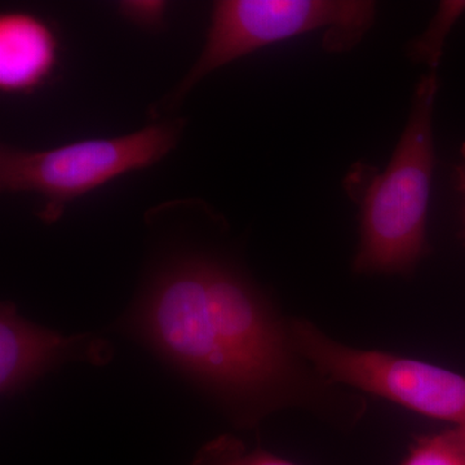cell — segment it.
<instances>
[{"label":"cell","instance_id":"7a4b0ae2","mask_svg":"<svg viewBox=\"0 0 465 465\" xmlns=\"http://www.w3.org/2000/svg\"><path fill=\"white\" fill-rule=\"evenodd\" d=\"M439 82L430 72L416 87L406 128L390 164L361 200L360 274H409L427 247L434 170L433 110Z\"/></svg>","mask_w":465,"mask_h":465},{"label":"cell","instance_id":"8992f818","mask_svg":"<svg viewBox=\"0 0 465 465\" xmlns=\"http://www.w3.org/2000/svg\"><path fill=\"white\" fill-rule=\"evenodd\" d=\"M114 353L113 342L97 333L63 335L21 316L9 300L0 305V393L5 399L65 363L103 367Z\"/></svg>","mask_w":465,"mask_h":465},{"label":"cell","instance_id":"5b68a950","mask_svg":"<svg viewBox=\"0 0 465 465\" xmlns=\"http://www.w3.org/2000/svg\"><path fill=\"white\" fill-rule=\"evenodd\" d=\"M296 351L329 384L348 385L418 414L465 424V376L379 351L347 347L304 320H290Z\"/></svg>","mask_w":465,"mask_h":465},{"label":"cell","instance_id":"9c48e42d","mask_svg":"<svg viewBox=\"0 0 465 465\" xmlns=\"http://www.w3.org/2000/svg\"><path fill=\"white\" fill-rule=\"evenodd\" d=\"M400 465H465V451L443 433L420 436Z\"/></svg>","mask_w":465,"mask_h":465},{"label":"cell","instance_id":"52a82bcc","mask_svg":"<svg viewBox=\"0 0 465 465\" xmlns=\"http://www.w3.org/2000/svg\"><path fill=\"white\" fill-rule=\"evenodd\" d=\"M58 38L43 18L29 12L0 16V91L26 94L42 87L58 61Z\"/></svg>","mask_w":465,"mask_h":465},{"label":"cell","instance_id":"6da1fadb","mask_svg":"<svg viewBox=\"0 0 465 465\" xmlns=\"http://www.w3.org/2000/svg\"><path fill=\"white\" fill-rule=\"evenodd\" d=\"M206 202L148 211L139 287L116 331L152 351L232 423L252 428L304 397L290 320L216 240Z\"/></svg>","mask_w":465,"mask_h":465},{"label":"cell","instance_id":"7c38bea8","mask_svg":"<svg viewBox=\"0 0 465 465\" xmlns=\"http://www.w3.org/2000/svg\"><path fill=\"white\" fill-rule=\"evenodd\" d=\"M459 183H460V191L463 192L465 198V167L459 173ZM465 235V231H464Z\"/></svg>","mask_w":465,"mask_h":465},{"label":"cell","instance_id":"3957f363","mask_svg":"<svg viewBox=\"0 0 465 465\" xmlns=\"http://www.w3.org/2000/svg\"><path fill=\"white\" fill-rule=\"evenodd\" d=\"M185 119H157L124 136L85 139L47 150L0 148L3 193H32L41 197L36 216L52 225L76 198L116 177L154 166L180 139Z\"/></svg>","mask_w":465,"mask_h":465},{"label":"cell","instance_id":"277c9868","mask_svg":"<svg viewBox=\"0 0 465 465\" xmlns=\"http://www.w3.org/2000/svg\"><path fill=\"white\" fill-rule=\"evenodd\" d=\"M375 11L374 3L357 0H219L200 57L150 114H168L211 73L274 43L323 30L326 50L347 51L369 32Z\"/></svg>","mask_w":465,"mask_h":465},{"label":"cell","instance_id":"ba28073f","mask_svg":"<svg viewBox=\"0 0 465 465\" xmlns=\"http://www.w3.org/2000/svg\"><path fill=\"white\" fill-rule=\"evenodd\" d=\"M189 465H299L262 449L249 450L232 434H222L198 449Z\"/></svg>","mask_w":465,"mask_h":465},{"label":"cell","instance_id":"30bf717a","mask_svg":"<svg viewBox=\"0 0 465 465\" xmlns=\"http://www.w3.org/2000/svg\"><path fill=\"white\" fill-rule=\"evenodd\" d=\"M167 7L168 3L162 0H127L118 5L122 17L146 30H157L163 26Z\"/></svg>","mask_w":465,"mask_h":465},{"label":"cell","instance_id":"8fae6325","mask_svg":"<svg viewBox=\"0 0 465 465\" xmlns=\"http://www.w3.org/2000/svg\"><path fill=\"white\" fill-rule=\"evenodd\" d=\"M442 433L445 434L446 439L451 440L454 445L465 451V424L459 425V427H454L452 430Z\"/></svg>","mask_w":465,"mask_h":465}]
</instances>
